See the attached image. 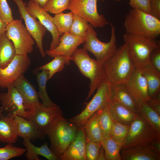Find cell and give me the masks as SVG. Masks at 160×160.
<instances>
[{
    "mask_svg": "<svg viewBox=\"0 0 160 160\" xmlns=\"http://www.w3.org/2000/svg\"><path fill=\"white\" fill-rule=\"evenodd\" d=\"M106 81L111 84H124L136 68L130 59L124 43L103 63Z\"/></svg>",
    "mask_w": 160,
    "mask_h": 160,
    "instance_id": "obj_1",
    "label": "cell"
},
{
    "mask_svg": "<svg viewBox=\"0 0 160 160\" xmlns=\"http://www.w3.org/2000/svg\"><path fill=\"white\" fill-rule=\"evenodd\" d=\"M84 76L90 80L87 100L104 82L106 81L103 64L90 57L88 51L83 48H77L70 58Z\"/></svg>",
    "mask_w": 160,
    "mask_h": 160,
    "instance_id": "obj_2",
    "label": "cell"
},
{
    "mask_svg": "<svg viewBox=\"0 0 160 160\" xmlns=\"http://www.w3.org/2000/svg\"><path fill=\"white\" fill-rule=\"evenodd\" d=\"M126 33L156 39L160 34V20L136 8L126 15L124 23Z\"/></svg>",
    "mask_w": 160,
    "mask_h": 160,
    "instance_id": "obj_3",
    "label": "cell"
},
{
    "mask_svg": "<svg viewBox=\"0 0 160 160\" xmlns=\"http://www.w3.org/2000/svg\"><path fill=\"white\" fill-rule=\"evenodd\" d=\"M78 127L63 116L56 121L47 130L50 142V149L60 160L63 154L77 134Z\"/></svg>",
    "mask_w": 160,
    "mask_h": 160,
    "instance_id": "obj_4",
    "label": "cell"
},
{
    "mask_svg": "<svg viewBox=\"0 0 160 160\" xmlns=\"http://www.w3.org/2000/svg\"><path fill=\"white\" fill-rule=\"evenodd\" d=\"M123 38L129 56L136 68L140 70L150 63V56L154 49L160 46L155 39L143 36L125 33Z\"/></svg>",
    "mask_w": 160,
    "mask_h": 160,
    "instance_id": "obj_5",
    "label": "cell"
},
{
    "mask_svg": "<svg viewBox=\"0 0 160 160\" xmlns=\"http://www.w3.org/2000/svg\"><path fill=\"white\" fill-rule=\"evenodd\" d=\"M159 140H160V132L138 114L129 125L127 136L121 150L137 145H150Z\"/></svg>",
    "mask_w": 160,
    "mask_h": 160,
    "instance_id": "obj_6",
    "label": "cell"
},
{
    "mask_svg": "<svg viewBox=\"0 0 160 160\" xmlns=\"http://www.w3.org/2000/svg\"><path fill=\"white\" fill-rule=\"evenodd\" d=\"M110 24L111 34L109 42L100 40L93 27L89 24L85 37V42L83 44V48L92 53L96 60L102 64L113 56L117 49L115 28L112 23Z\"/></svg>",
    "mask_w": 160,
    "mask_h": 160,
    "instance_id": "obj_7",
    "label": "cell"
},
{
    "mask_svg": "<svg viewBox=\"0 0 160 160\" xmlns=\"http://www.w3.org/2000/svg\"><path fill=\"white\" fill-rule=\"evenodd\" d=\"M22 116L31 121L41 132L46 135L47 130L52 124L63 116L58 105L46 106L39 102L33 104Z\"/></svg>",
    "mask_w": 160,
    "mask_h": 160,
    "instance_id": "obj_8",
    "label": "cell"
},
{
    "mask_svg": "<svg viewBox=\"0 0 160 160\" xmlns=\"http://www.w3.org/2000/svg\"><path fill=\"white\" fill-rule=\"evenodd\" d=\"M92 99L79 114L68 120L78 127L83 126L87 119L95 113L107 105L111 100V84L106 81L97 89Z\"/></svg>",
    "mask_w": 160,
    "mask_h": 160,
    "instance_id": "obj_9",
    "label": "cell"
},
{
    "mask_svg": "<svg viewBox=\"0 0 160 160\" xmlns=\"http://www.w3.org/2000/svg\"><path fill=\"white\" fill-rule=\"evenodd\" d=\"M6 34L13 42L17 55H28L33 51L35 41L21 19H14L7 24Z\"/></svg>",
    "mask_w": 160,
    "mask_h": 160,
    "instance_id": "obj_10",
    "label": "cell"
},
{
    "mask_svg": "<svg viewBox=\"0 0 160 160\" xmlns=\"http://www.w3.org/2000/svg\"><path fill=\"white\" fill-rule=\"evenodd\" d=\"M97 0H70L68 9L85 19L95 28H102L109 24L104 16L100 14Z\"/></svg>",
    "mask_w": 160,
    "mask_h": 160,
    "instance_id": "obj_11",
    "label": "cell"
},
{
    "mask_svg": "<svg viewBox=\"0 0 160 160\" xmlns=\"http://www.w3.org/2000/svg\"><path fill=\"white\" fill-rule=\"evenodd\" d=\"M28 55H16L6 67L0 68V87L7 88L28 70L31 63Z\"/></svg>",
    "mask_w": 160,
    "mask_h": 160,
    "instance_id": "obj_12",
    "label": "cell"
},
{
    "mask_svg": "<svg viewBox=\"0 0 160 160\" xmlns=\"http://www.w3.org/2000/svg\"><path fill=\"white\" fill-rule=\"evenodd\" d=\"M13 1L17 5L20 17L24 20L25 26L35 40L41 56L44 57L45 53L43 47V39L47 29L28 12L26 8L27 4L23 0Z\"/></svg>",
    "mask_w": 160,
    "mask_h": 160,
    "instance_id": "obj_13",
    "label": "cell"
},
{
    "mask_svg": "<svg viewBox=\"0 0 160 160\" xmlns=\"http://www.w3.org/2000/svg\"><path fill=\"white\" fill-rule=\"evenodd\" d=\"M7 88V92L0 94L2 112H5L6 115L9 116H22L26 111L21 96L13 84Z\"/></svg>",
    "mask_w": 160,
    "mask_h": 160,
    "instance_id": "obj_14",
    "label": "cell"
},
{
    "mask_svg": "<svg viewBox=\"0 0 160 160\" xmlns=\"http://www.w3.org/2000/svg\"><path fill=\"white\" fill-rule=\"evenodd\" d=\"M26 8L28 12L36 19L39 21L51 33L52 38L51 43L49 50L56 47L60 42V35L53 23L51 16L48 12L40 7L36 3L29 1Z\"/></svg>",
    "mask_w": 160,
    "mask_h": 160,
    "instance_id": "obj_15",
    "label": "cell"
},
{
    "mask_svg": "<svg viewBox=\"0 0 160 160\" xmlns=\"http://www.w3.org/2000/svg\"><path fill=\"white\" fill-rule=\"evenodd\" d=\"M85 42V37L76 36L69 32L66 33L60 37V43L56 47L52 50H47L45 53L53 58L61 55L70 60V57L78 47Z\"/></svg>",
    "mask_w": 160,
    "mask_h": 160,
    "instance_id": "obj_16",
    "label": "cell"
},
{
    "mask_svg": "<svg viewBox=\"0 0 160 160\" xmlns=\"http://www.w3.org/2000/svg\"><path fill=\"white\" fill-rule=\"evenodd\" d=\"M137 103L146 102L150 98L146 81L141 71L136 68L129 80L124 84Z\"/></svg>",
    "mask_w": 160,
    "mask_h": 160,
    "instance_id": "obj_17",
    "label": "cell"
},
{
    "mask_svg": "<svg viewBox=\"0 0 160 160\" xmlns=\"http://www.w3.org/2000/svg\"><path fill=\"white\" fill-rule=\"evenodd\" d=\"M87 138L83 126L78 127L75 137L65 151L61 160H87Z\"/></svg>",
    "mask_w": 160,
    "mask_h": 160,
    "instance_id": "obj_18",
    "label": "cell"
},
{
    "mask_svg": "<svg viewBox=\"0 0 160 160\" xmlns=\"http://www.w3.org/2000/svg\"><path fill=\"white\" fill-rule=\"evenodd\" d=\"M13 84L21 96L26 111L29 110L33 104L39 102L38 93L24 74L21 75Z\"/></svg>",
    "mask_w": 160,
    "mask_h": 160,
    "instance_id": "obj_19",
    "label": "cell"
},
{
    "mask_svg": "<svg viewBox=\"0 0 160 160\" xmlns=\"http://www.w3.org/2000/svg\"><path fill=\"white\" fill-rule=\"evenodd\" d=\"M123 160H160V154L151 145H137L121 150Z\"/></svg>",
    "mask_w": 160,
    "mask_h": 160,
    "instance_id": "obj_20",
    "label": "cell"
},
{
    "mask_svg": "<svg viewBox=\"0 0 160 160\" xmlns=\"http://www.w3.org/2000/svg\"><path fill=\"white\" fill-rule=\"evenodd\" d=\"M111 100L116 101L133 112L139 114L138 104L126 89L124 84H111Z\"/></svg>",
    "mask_w": 160,
    "mask_h": 160,
    "instance_id": "obj_21",
    "label": "cell"
},
{
    "mask_svg": "<svg viewBox=\"0 0 160 160\" xmlns=\"http://www.w3.org/2000/svg\"><path fill=\"white\" fill-rule=\"evenodd\" d=\"M14 118L18 136L30 141L42 139L45 137V135L41 132L30 120L18 115L15 116Z\"/></svg>",
    "mask_w": 160,
    "mask_h": 160,
    "instance_id": "obj_22",
    "label": "cell"
},
{
    "mask_svg": "<svg viewBox=\"0 0 160 160\" xmlns=\"http://www.w3.org/2000/svg\"><path fill=\"white\" fill-rule=\"evenodd\" d=\"M14 117L0 116V142L13 144L17 142L18 136Z\"/></svg>",
    "mask_w": 160,
    "mask_h": 160,
    "instance_id": "obj_23",
    "label": "cell"
},
{
    "mask_svg": "<svg viewBox=\"0 0 160 160\" xmlns=\"http://www.w3.org/2000/svg\"><path fill=\"white\" fill-rule=\"evenodd\" d=\"M108 107L113 121L123 124L129 125L138 114L113 100H111Z\"/></svg>",
    "mask_w": 160,
    "mask_h": 160,
    "instance_id": "obj_24",
    "label": "cell"
},
{
    "mask_svg": "<svg viewBox=\"0 0 160 160\" xmlns=\"http://www.w3.org/2000/svg\"><path fill=\"white\" fill-rule=\"evenodd\" d=\"M140 70L146 79L149 98L160 93V72L150 62Z\"/></svg>",
    "mask_w": 160,
    "mask_h": 160,
    "instance_id": "obj_25",
    "label": "cell"
},
{
    "mask_svg": "<svg viewBox=\"0 0 160 160\" xmlns=\"http://www.w3.org/2000/svg\"><path fill=\"white\" fill-rule=\"evenodd\" d=\"M23 144L25 148V156L28 160H40L39 156H41L48 160H58L47 143L40 147L36 146L28 139H23Z\"/></svg>",
    "mask_w": 160,
    "mask_h": 160,
    "instance_id": "obj_26",
    "label": "cell"
},
{
    "mask_svg": "<svg viewBox=\"0 0 160 160\" xmlns=\"http://www.w3.org/2000/svg\"><path fill=\"white\" fill-rule=\"evenodd\" d=\"M100 110L92 114L84 123L83 127L87 140L94 142H100L103 137L99 122Z\"/></svg>",
    "mask_w": 160,
    "mask_h": 160,
    "instance_id": "obj_27",
    "label": "cell"
},
{
    "mask_svg": "<svg viewBox=\"0 0 160 160\" xmlns=\"http://www.w3.org/2000/svg\"><path fill=\"white\" fill-rule=\"evenodd\" d=\"M16 55L13 42L6 36V33L0 36V68L7 66Z\"/></svg>",
    "mask_w": 160,
    "mask_h": 160,
    "instance_id": "obj_28",
    "label": "cell"
},
{
    "mask_svg": "<svg viewBox=\"0 0 160 160\" xmlns=\"http://www.w3.org/2000/svg\"><path fill=\"white\" fill-rule=\"evenodd\" d=\"M100 142L104 151L105 160H122L120 145L111 137H103Z\"/></svg>",
    "mask_w": 160,
    "mask_h": 160,
    "instance_id": "obj_29",
    "label": "cell"
},
{
    "mask_svg": "<svg viewBox=\"0 0 160 160\" xmlns=\"http://www.w3.org/2000/svg\"><path fill=\"white\" fill-rule=\"evenodd\" d=\"M39 72L35 70L33 73L36 76L39 87L38 94L39 97L42 101V103L46 106L55 105L54 103L49 98L47 92L46 84L48 80V71L45 69Z\"/></svg>",
    "mask_w": 160,
    "mask_h": 160,
    "instance_id": "obj_30",
    "label": "cell"
},
{
    "mask_svg": "<svg viewBox=\"0 0 160 160\" xmlns=\"http://www.w3.org/2000/svg\"><path fill=\"white\" fill-rule=\"evenodd\" d=\"M48 63L38 67L35 70L40 71L45 69L48 72V80L52 78L54 75L62 71L65 68V65H68L70 60L68 58L61 55H57Z\"/></svg>",
    "mask_w": 160,
    "mask_h": 160,
    "instance_id": "obj_31",
    "label": "cell"
},
{
    "mask_svg": "<svg viewBox=\"0 0 160 160\" xmlns=\"http://www.w3.org/2000/svg\"><path fill=\"white\" fill-rule=\"evenodd\" d=\"M74 13H60L52 17V20L60 35L69 32L73 21Z\"/></svg>",
    "mask_w": 160,
    "mask_h": 160,
    "instance_id": "obj_32",
    "label": "cell"
},
{
    "mask_svg": "<svg viewBox=\"0 0 160 160\" xmlns=\"http://www.w3.org/2000/svg\"><path fill=\"white\" fill-rule=\"evenodd\" d=\"M139 114L145 118L158 131L160 132V115L146 102L138 103Z\"/></svg>",
    "mask_w": 160,
    "mask_h": 160,
    "instance_id": "obj_33",
    "label": "cell"
},
{
    "mask_svg": "<svg viewBox=\"0 0 160 160\" xmlns=\"http://www.w3.org/2000/svg\"><path fill=\"white\" fill-rule=\"evenodd\" d=\"M89 24L81 16L74 13L69 33L75 36L85 37Z\"/></svg>",
    "mask_w": 160,
    "mask_h": 160,
    "instance_id": "obj_34",
    "label": "cell"
},
{
    "mask_svg": "<svg viewBox=\"0 0 160 160\" xmlns=\"http://www.w3.org/2000/svg\"><path fill=\"white\" fill-rule=\"evenodd\" d=\"M108 105L100 109L99 122L103 137H110L113 121L110 114Z\"/></svg>",
    "mask_w": 160,
    "mask_h": 160,
    "instance_id": "obj_35",
    "label": "cell"
},
{
    "mask_svg": "<svg viewBox=\"0 0 160 160\" xmlns=\"http://www.w3.org/2000/svg\"><path fill=\"white\" fill-rule=\"evenodd\" d=\"M129 128V125L123 124L113 121L110 137L120 145L121 147L127 137Z\"/></svg>",
    "mask_w": 160,
    "mask_h": 160,
    "instance_id": "obj_36",
    "label": "cell"
},
{
    "mask_svg": "<svg viewBox=\"0 0 160 160\" xmlns=\"http://www.w3.org/2000/svg\"><path fill=\"white\" fill-rule=\"evenodd\" d=\"M26 151L25 148L14 146L7 143L4 147L0 148V160H8L23 155Z\"/></svg>",
    "mask_w": 160,
    "mask_h": 160,
    "instance_id": "obj_37",
    "label": "cell"
},
{
    "mask_svg": "<svg viewBox=\"0 0 160 160\" xmlns=\"http://www.w3.org/2000/svg\"><path fill=\"white\" fill-rule=\"evenodd\" d=\"M70 0H49L43 8L48 13L55 14L68 9Z\"/></svg>",
    "mask_w": 160,
    "mask_h": 160,
    "instance_id": "obj_38",
    "label": "cell"
},
{
    "mask_svg": "<svg viewBox=\"0 0 160 160\" xmlns=\"http://www.w3.org/2000/svg\"><path fill=\"white\" fill-rule=\"evenodd\" d=\"M101 146L100 142L87 140L85 151L87 160H97Z\"/></svg>",
    "mask_w": 160,
    "mask_h": 160,
    "instance_id": "obj_39",
    "label": "cell"
},
{
    "mask_svg": "<svg viewBox=\"0 0 160 160\" xmlns=\"http://www.w3.org/2000/svg\"><path fill=\"white\" fill-rule=\"evenodd\" d=\"M0 19L6 24L14 20L12 9L7 0H0Z\"/></svg>",
    "mask_w": 160,
    "mask_h": 160,
    "instance_id": "obj_40",
    "label": "cell"
},
{
    "mask_svg": "<svg viewBox=\"0 0 160 160\" xmlns=\"http://www.w3.org/2000/svg\"><path fill=\"white\" fill-rule=\"evenodd\" d=\"M150 0H130L129 4L132 8L139 9L150 14Z\"/></svg>",
    "mask_w": 160,
    "mask_h": 160,
    "instance_id": "obj_41",
    "label": "cell"
},
{
    "mask_svg": "<svg viewBox=\"0 0 160 160\" xmlns=\"http://www.w3.org/2000/svg\"><path fill=\"white\" fill-rule=\"evenodd\" d=\"M150 62L160 72V46L154 49L150 56Z\"/></svg>",
    "mask_w": 160,
    "mask_h": 160,
    "instance_id": "obj_42",
    "label": "cell"
},
{
    "mask_svg": "<svg viewBox=\"0 0 160 160\" xmlns=\"http://www.w3.org/2000/svg\"><path fill=\"white\" fill-rule=\"evenodd\" d=\"M150 15L160 20V0H150Z\"/></svg>",
    "mask_w": 160,
    "mask_h": 160,
    "instance_id": "obj_43",
    "label": "cell"
},
{
    "mask_svg": "<svg viewBox=\"0 0 160 160\" xmlns=\"http://www.w3.org/2000/svg\"><path fill=\"white\" fill-rule=\"evenodd\" d=\"M146 103L160 115V93L155 97L150 98Z\"/></svg>",
    "mask_w": 160,
    "mask_h": 160,
    "instance_id": "obj_44",
    "label": "cell"
},
{
    "mask_svg": "<svg viewBox=\"0 0 160 160\" xmlns=\"http://www.w3.org/2000/svg\"><path fill=\"white\" fill-rule=\"evenodd\" d=\"M97 160H105L104 151L102 145L100 149Z\"/></svg>",
    "mask_w": 160,
    "mask_h": 160,
    "instance_id": "obj_45",
    "label": "cell"
},
{
    "mask_svg": "<svg viewBox=\"0 0 160 160\" xmlns=\"http://www.w3.org/2000/svg\"><path fill=\"white\" fill-rule=\"evenodd\" d=\"M37 3L41 7L43 8L49 0H29Z\"/></svg>",
    "mask_w": 160,
    "mask_h": 160,
    "instance_id": "obj_46",
    "label": "cell"
},
{
    "mask_svg": "<svg viewBox=\"0 0 160 160\" xmlns=\"http://www.w3.org/2000/svg\"><path fill=\"white\" fill-rule=\"evenodd\" d=\"M6 25L0 19V36L6 33Z\"/></svg>",
    "mask_w": 160,
    "mask_h": 160,
    "instance_id": "obj_47",
    "label": "cell"
},
{
    "mask_svg": "<svg viewBox=\"0 0 160 160\" xmlns=\"http://www.w3.org/2000/svg\"><path fill=\"white\" fill-rule=\"evenodd\" d=\"M4 115L2 111V109L1 107H0V116H3Z\"/></svg>",
    "mask_w": 160,
    "mask_h": 160,
    "instance_id": "obj_48",
    "label": "cell"
},
{
    "mask_svg": "<svg viewBox=\"0 0 160 160\" xmlns=\"http://www.w3.org/2000/svg\"><path fill=\"white\" fill-rule=\"evenodd\" d=\"M114 0L116 1H123L124 0Z\"/></svg>",
    "mask_w": 160,
    "mask_h": 160,
    "instance_id": "obj_49",
    "label": "cell"
}]
</instances>
